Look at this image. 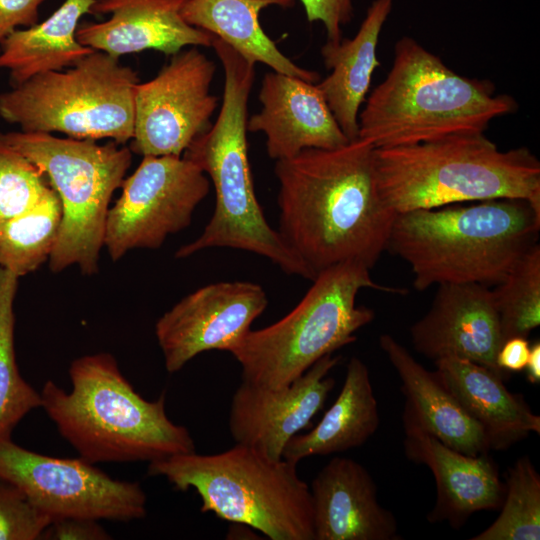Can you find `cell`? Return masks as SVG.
I'll list each match as a JSON object with an SVG mask.
<instances>
[{
    "instance_id": "44dd1931",
    "label": "cell",
    "mask_w": 540,
    "mask_h": 540,
    "mask_svg": "<svg viewBox=\"0 0 540 540\" xmlns=\"http://www.w3.org/2000/svg\"><path fill=\"white\" fill-rule=\"evenodd\" d=\"M434 362L438 379L481 426L490 450L508 449L530 433H540V417L532 412L522 395L506 388L502 376L458 357Z\"/></svg>"
},
{
    "instance_id": "83f0119b",
    "label": "cell",
    "mask_w": 540,
    "mask_h": 540,
    "mask_svg": "<svg viewBox=\"0 0 540 540\" xmlns=\"http://www.w3.org/2000/svg\"><path fill=\"white\" fill-rule=\"evenodd\" d=\"M18 279L0 267V440H10L16 425L42 404L40 392L22 378L16 363L14 300Z\"/></svg>"
},
{
    "instance_id": "5b68a950",
    "label": "cell",
    "mask_w": 540,
    "mask_h": 540,
    "mask_svg": "<svg viewBox=\"0 0 540 540\" xmlns=\"http://www.w3.org/2000/svg\"><path fill=\"white\" fill-rule=\"evenodd\" d=\"M517 109L515 99L496 93L491 81L454 72L417 40L403 36L386 78L359 112L358 138L391 148L484 133L492 120Z\"/></svg>"
},
{
    "instance_id": "ac0fdd59",
    "label": "cell",
    "mask_w": 540,
    "mask_h": 540,
    "mask_svg": "<svg viewBox=\"0 0 540 540\" xmlns=\"http://www.w3.org/2000/svg\"><path fill=\"white\" fill-rule=\"evenodd\" d=\"M259 101L261 110L248 118L247 131L266 136L271 159H287L308 148L334 149L349 142L316 83L267 72Z\"/></svg>"
},
{
    "instance_id": "30bf717a",
    "label": "cell",
    "mask_w": 540,
    "mask_h": 540,
    "mask_svg": "<svg viewBox=\"0 0 540 540\" xmlns=\"http://www.w3.org/2000/svg\"><path fill=\"white\" fill-rule=\"evenodd\" d=\"M136 71L94 50L75 65L31 77L0 94V117L24 132L110 139L124 145L134 131Z\"/></svg>"
},
{
    "instance_id": "9c48e42d",
    "label": "cell",
    "mask_w": 540,
    "mask_h": 540,
    "mask_svg": "<svg viewBox=\"0 0 540 540\" xmlns=\"http://www.w3.org/2000/svg\"><path fill=\"white\" fill-rule=\"evenodd\" d=\"M0 145L38 166L57 192L62 220L49 258L52 272L77 265L98 271L110 201L132 162V151L114 141L60 138L42 132H0Z\"/></svg>"
},
{
    "instance_id": "f546056e",
    "label": "cell",
    "mask_w": 540,
    "mask_h": 540,
    "mask_svg": "<svg viewBox=\"0 0 540 540\" xmlns=\"http://www.w3.org/2000/svg\"><path fill=\"white\" fill-rule=\"evenodd\" d=\"M493 290L503 342L540 325V245H532Z\"/></svg>"
},
{
    "instance_id": "d6986e66",
    "label": "cell",
    "mask_w": 540,
    "mask_h": 540,
    "mask_svg": "<svg viewBox=\"0 0 540 540\" xmlns=\"http://www.w3.org/2000/svg\"><path fill=\"white\" fill-rule=\"evenodd\" d=\"M406 457L427 466L436 483V502L428 514L431 523L448 522L458 529L475 512L499 509L505 486L488 453L470 456L456 451L412 420L402 417Z\"/></svg>"
},
{
    "instance_id": "4fadbf2b",
    "label": "cell",
    "mask_w": 540,
    "mask_h": 540,
    "mask_svg": "<svg viewBox=\"0 0 540 540\" xmlns=\"http://www.w3.org/2000/svg\"><path fill=\"white\" fill-rule=\"evenodd\" d=\"M215 63L196 46L172 55L134 98L131 151L142 156L181 157L210 126L218 98L210 93Z\"/></svg>"
},
{
    "instance_id": "4dcf8cb0",
    "label": "cell",
    "mask_w": 540,
    "mask_h": 540,
    "mask_svg": "<svg viewBox=\"0 0 540 540\" xmlns=\"http://www.w3.org/2000/svg\"><path fill=\"white\" fill-rule=\"evenodd\" d=\"M52 190L38 166L0 145V225L38 205Z\"/></svg>"
},
{
    "instance_id": "1f68e13d",
    "label": "cell",
    "mask_w": 540,
    "mask_h": 540,
    "mask_svg": "<svg viewBox=\"0 0 540 540\" xmlns=\"http://www.w3.org/2000/svg\"><path fill=\"white\" fill-rule=\"evenodd\" d=\"M51 522L22 490L0 478V540L41 539Z\"/></svg>"
},
{
    "instance_id": "7a4b0ae2",
    "label": "cell",
    "mask_w": 540,
    "mask_h": 540,
    "mask_svg": "<svg viewBox=\"0 0 540 540\" xmlns=\"http://www.w3.org/2000/svg\"><path fill=\"white\" fill-rule=\"evenodd\" d=\"M211 47L224 70L222 106L215 123L182 156L209 176L215 208L202 233L181 246L175 257L186 258L209 248H233L263 256L289 275L313 280L312 272L268 224L255 194L247 143L255 63L218 38Z\"/></svg>"
},
{
    "instance_id": "836d02e7",
    "label": "cell",
    "mask_w": 540,
    "mask_h": 540,
    "mask_svg": "<svg viewBox=\"0 0 540 540\" xmlns=\"http://www.w3.org/2000/svg\"><path fill=\"white\" fill-rule=\"evenodd\" d=\"M47 540H107L110 535L97 520L63 518L54 520L45 529L42 538Z\"/></svg>"
},
{
    "instance_id": "d590c367",
    "label": "cell",
    "mask_w": 540,
    "mask_h": 540,
    "mask_svg": "<svg viewBox=\"0 0 540 540\" xmlns=\"http://www.w3.org/2000/svg\"><path fill=\"white\" fill-rule=\"evenodd\" d=\"M530 353L527 337L515 336L506 339L497 354V366L504 372H519L525 369Z\"/></svg>"
},
{
    "instance_id": "4316f807",
    "label": "cell",
    "mask_w": 540,
    "mask_h": 540,
    "mask_svg": "<svg viewBox=\"0 0 540 540\" xmlns=\"http://www.w3.org/2000/svg\"><path fill=\"white\" fill-rule=\"evenodd\" d=\"M61 220V202L53 189L38 205L2 223L0 267L20 278L48 262Z\"/></svg>"
},
{
    "instance_id": "8992f818",
    "label": "cell",
    "mask_w": 540,
    "mask_h": 540,
    "mask_svg": "<svg viewBox=\"0 0 540 540\" xmlns=\"http://www.w3.org/2000/svg\"><path fill=\"white\" fill-rule=\"evenodd\" d=\"M379 192L396 213L500 198L540 211V162L527 148L501 151L484 133L375 148Z\"/></svg>"
},
{
    "instance_id": "2e32d148",
    "label": "cell",
    "mask_w": 540,
    "mask_h": 540,
    "mask_svg": "<svg viewBox=\"0 0 540 540\" xmlns=\"http://www.w3.org/2000/svg\"><path fill=\"white\" fill-rule=\"evenodd\" d=\"M414 349L436 361L458 357L500 376L496 362L503 343L493 290L479 283L438 285L431 307L410 328Z\"/></svg>"
},
{
    "instance_id": "e575fe53",
    "label": "cell",
    "mask_w": 540,
    "mask_h": 540,
    "mask_svg": "<svg viewBox=\"0 0 540 540\" xmlns=\"http://www.w3.org/2000/svg\"><path fill=\"white\" fill-rule=\"evenodd\" d=\"M46 0H0V44L19 27L38 23L39 8Z\"/></svg>"
},
{
    "instance_id": "7402d4cb",
    "label": "cell",
    "mask_w": 540,
    "mask_h": 540,
    "mask_svg": "<svg viewBox=\"0 0 540 540\" xmlns=\"http://www.w3.org/2000/svg\"><path fill=\"white\" fill-rule=\"evenodd\" d=\"M379 344L402 382L403 417L463 454L477 456L490 451L481 426L465 412L435 372L426 370L393 336L382 334Z\"/></svg>"
},
{
    "instance_id": "5bb4252c",
    "label": "cell",
    "mask_w": 540,
    "mask_h": 540,
    "mask_svg": "<svg viewBox=\"0 0 540 540\" xmlns=\"http://www.w3.org/2000/svg\"><path fill=\"white\" fill-rule=\"evenodd\" d=\"M268 305L265 290L247 281L205 285L166 311L155 335L169 373L211 350L230 352Z\"/></svg>"
},
{
    "instance_id": "7c38bea8",
    "label": "cell",
    "mask_w": 540,
    "mask_h": 540,
    "mask_svg": "<svg viewBox=\"0 0 540 540\" xmlns=\"http://www.w3.org/2000/svg\"><path fill=\"white\" fill-rule=\"evenodd\" d=\"M109 208L104 246L117 261L134 249H157L187 228L210 190L206 174L183 156H143Z\"/></svg>"
},
{
    "instance_id": "e0dca14e",
    "label": "cell",
    "mask_w": 540,
    "mask_h": 540,
    "mask_svg": "<svg viewBox=\"0 0 540 540\" xmlns=\"http://www.w3.org/2000/svg\"><path fill=\"white\" fill-rule=\"evenodd\" d=\"M189 0H95L90 14L110 15L101 22L79 24L80 44L120 58L156 50L173 55L187 46H212L214 36L186 22Z\"/></svg>"
},
{
    "instance_id": "ba28073f",
    "label": "cell",
    "mask_w": 540,
    "mask_h": 540,
    "mask_svg": "<svg viewBox=\"0 0 540 540\" xmlns=\"http://www.w3.org/2000/svg\"><path fill=\"white\" fill-rule=\"evenodd\" d=\"M312 282L287 315L250 330L230 351L242 381L269 388L290 384L322 357L353 343L355 333L374 319L372 309L356 305L361 289L405 293L378 284L368 267L351 261L322 270Z\"/></svg>"
},
{
    "instance_id": "d6a6232c",
    "label": "cell",
    "mask_w": 540,
    "mask_h": 540,
    "mask_svg": "<svg viewBox=\"0 0 540 540\" xmlns=\"http://www.w3.org/2000/svg\"><path fill=\"white\" fill-rule=\"evenodd\" d=\"M309 22L323 23L328 43L338 44L342 39L341 28L354 16L353 0H300Z\"/></svg>"
},
{
    "instance_id": "ffe728a7",
    "label": "cell",
    "mask_w": 540,
    "mask_h": 540,
    "mask_svg": "<svg viewBox=\"0 0 540 540\" xmlns=\"http://www.w3.org/2000/svg\"><path fill=\"white\" fill-rule=\"evenodd\" d=\"M315 540H398L397 521L378 501L370 473L357 461L333 457L313 479Z\"/></svg>"
},
{
    "instance_id": "8d00e7d4",
    "label": "cell",
    "mask_w": 540,
    "mask_h": 540,
    "mask_svg": "<svg viewBox=\"0 0 540 540\" xmlns=\"http://www.w3.org/2000/svg\"><path fill=\"white\" fill-rule=\"evenodd\" d=\"M527 380L531 384L540 383V343L535 342L530 346V353L525 367Z\"/></svg>"
},
{
    "instance_id": "6da1fadb",
    "label": "cell",
    "mask_w": 540,
    "mask_h": 540,
    "mask_svg": "<svg viewBox=\"0 0 540 540\" xmlns=\"http://www.w3.org/2000/svg\"><path fill=\"white\" fill-rule=\"evenodd\" d=\"M274 172L278 232L314 277L339 263H377L397 214L379 192L370 142L304 149L277 160Z\"/></svg>"
},
{
    "instance_id": "9a60e30c",
    "label": "cell",
    "mask_w": 540,
    "mask_h": 540,
    "mask_svg": "<svg viewBox=\"0 0 540 540\" xmlns=\"http://www.w3.org/2000/svg\"><path fill=\"white\" fill-rule=\"evenodd\" d=\"M339 361L340 356L328 354L280 388L242 381L232 396L228 418L235 443L253 447L270 459H282L288 441L324 406L335 385L327 376Z\"/></svg>"
},
{
    "instance_id": "603a6c76",
    "label": "cell",
    "mask_w": 540,
    "mask_h": 540,
    "mask_svg": "<svg viewBox=\"0 0 540 540\" xmlns=\"http://www.w3.org/2000/svg\"><path fill=\"white\" fill-rule=\"evenodd\" d=\"M393 0H374L353 39L321 48L324 65L331 73L317 88L349 141L358 138V115L369 91L374 70L380 66L377 46Z\"/></svg>"
},
{
    "instance_id": "cb8c5ba5",
    "label": "cell",
    "mask_w": 540,
    "mask_h": 540,
    "mask_svg": "<svg viewBox=\"0 0 540 540\" xmlns=\"http://www.w3.org/2000/svg\"><path fill=\"white\" fill-rule=\"evenodd\" d=\"M378 426V404L369 370L361 359L352 357L335 402L311 431L288 441L282 458L297 464L307 457L344 452L363 445Z\"/></svg>"
},
{
    "instance_id": "d4e9b609",
    "label": "cell",
    "mask_w": 540,
    "mask_h": 540,
    "mask_svg": "<svg viewBox=\"0 0 540 540\" xmlns=\"http://www.w3.org/2000/svg\"><path fill=\"white\" fill-rule=\"evenodd\" d=\"M95 0H65L47 19L19 28L0 44V68L7 69L12 87L31 77L75 65L94 49L76 38L80 19Z\"/></svg>"
},
{
    "instance_id": "3957f363",
    "label": "cell",
    "mask_w": 540,
    "mask_h": 540,
    "mask_svg": "<svg viewBox=\"0 0 540 540\" xmlns=\"http://www.w3.org/2000/svg\"><path fill=\"white\" fill-rule=\"evenodd\" d=\"M68 372L71 391L46 381L41 408L81 458L92 464L150 463L195 451L189 430L168 418L165 393L144 399L110 353L76 358Z\"/></svg>"
},
{
    "instance_id": "f1b7e54d",
    "label": "cell",
    "mask_w": 540,
    "mask_h": 540,
    "mask_svg": "<svg viewBox=\"0 0 540 540\" xmlns=\"http://www.w3.org/2000/svg\"><path fill=\"white\" fill-rule=\"evenodd\" d=\"M501 511L472 540H539L540 475L529 456L508 469Z\"/></svg>"
},
{
    "instance_id": "277c9868",
    "label": "cell",
    "mask_w": 540,
    "mask_h": 540,
    "mask_svg": "<svg viewBox=\"0 0 540 540\" xmlns=\"http://www.w3.org/2000/svg\"><path fill=\"white\" fill-rule=\"evenodd\" d=\"M540 211L523 199L500 198L398 213L387 249L405 260L413 286L497 285L538 243Z\"/></svg>"
},
{
    "instance_id": "8fae6325",
    "label": "cell",
    "mask_w": 540,
    "mask_h": 540,
    "mask_svg": "<svg viewBox=\"0 0 540 540\" xmlns=\"http://www.w3.org/2000/svg\"><path fill=\"white\" fill-rule=\"evenodd\" d=\"M0 478L17 486L52 521L85 518L129 522L146 516L138 482L110 477L79 458H57L0 440Z\"/></svg>"
},
{
    "instance_id": "484cf974",
    "label": "cell",
    "mask_w": 540,
    "mask_h": 540,
    "mask_svg": "<svg viewBox=\"0 0 540 540\" xmlns=\"http://www.w3.org/2000/svg\"><path fill=\"white\" fill-rule=\"evenodd\" d=\"M295 0H189L182 15L187 23L222 40L243 57L273 71L317 83L319 74L286 57L262 29L260 12L269 6H293Z\"/></svg>"
},
{
    "instance_id": "52a82bcc",
    "label": "cell",
    "mask_w": 540,
    "mask_h": 540,
    "mask_svg": "<svg viewBox=\"0 0 540 540\" xmlns=\"http://www.w3.org/2000/svg\"><path fill=\"white\" fill-rule=\"evenodd\" d=\"M297 464L236 443L217 454H175L152 461L148 475L179 491L194 489L201 512L243 524L271 540H315L310 487Z\"/></svg>"
}]
</instances>
